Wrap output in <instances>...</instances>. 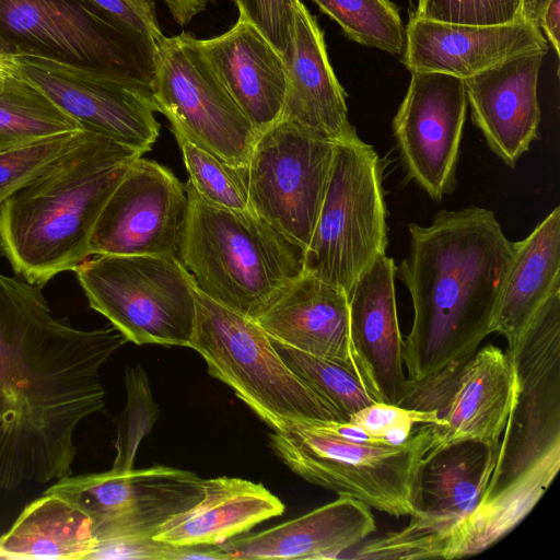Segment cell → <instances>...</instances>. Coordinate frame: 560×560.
<instances>
[{
    "mask_svg": "<svg viewBox=\"0 0 560 560\" xmlns=\"http://www.w3.org/2000/svg\"><path fill=\"white\" fill-rule=\"evenodd\" d=\"M299 0H234L238 18L250 23L282 56L289 45Z\"/></svg>",
    "mask_w": 560,
    "mask_h": 560,
    "instance_id": "39",
    "label": "cell"
},
{
    "mask_svg": "<svg viewBox=\"0 0 560 560\" xmlns=\"http://www.w3.org/2000/svg\"><path fill=\"white\" fill-rule=\"evenodd\" d=\"M417 16L462 25H500L523 16V0H418Z\"/></svg>",
    "mask_w": 560,
    "mask_h": 560,
    "instance_id": "36",
    "label": "cell"
},
{
    "mask_svg": "<svg viewBox=\"0 0 560 560\" xmlns=\"http://www.w3.org/2000/svg\"><path fill=\"white\" fill-rule=\"evenodd\" d=\"M42 289L0 272V490L72 474L74 432L105 408L100 371L127 342L56 317Z\"/></svg>",
    "mask_w": 560,
    "mask_h": 560,
    "instance_id": "1",
    "label": "cell"
},
{
    "mask_svg": "<svg viewBox=\"0 0 560 560\" xmlns=\"http://www.w3.org/2000/svg\"><path fill=\"white\" fill-rule=\"evenodd\" d=\"M156 110L179 135L220 160L247 166L257 131L189 33L163 37L151 82Z\"/></svg>",
    "mask_w": 560,
    "mask_h": 560,
    "instance_id": "11",
    "label": "cell"
},
{
    "mask_svg": "<svg viewBox=\"0 0 560 560\" xmlns=\"http://www.w3.org/2000/svg\"><path fill=\"white\" fill-rule=\"evenodd\" d=\"M282 59L288 88L280 119L334 143L360 140L348 118L346 93L330 66L324 34L301 0Z\"/></svg>",
    "mask_w": 560,
    "mask_h": 560,
    "instance_id": "22",
    "label": "cell"
},
{
    "mask_svg": "<svg viewBox=\"0 0 560 560\" xmlns=\"http://www.w3.org/2000/svg\"><path fill=\"white\" fill-rule=\"evenodd\" d=\"M200 45L215 73L257 133L283 109L288 73L282 56L250 23L238 18L225 33Z\"/></svg>",
    "mask_w": 560,
    "mask_h": 560,
    "instance_id": "24",
    "label": "cell"
},
{
    "mask_svg": "<svg viewBox=\"0 0 560 560\" xmlns=\"http://www.w3.org/2000/svg\"><path fill=\"white\" fill-rule=\"evenodd\" d=\"M120 31L156 49L164 35L155 14V0H85Z\"/></svg>",
    "mask_w": 560,
    "mask_h": 560,
    "instance_id": "38",
    "label": "cell"
},
{
    "mask_svg": "<svg viewBox=\"0 0 560 560\" xmlns=\"http://www.w3.org/2000/svg\"><path fill=\"white\" fill-rule=\"evenodd\" d=\"M500 445L464 441L428 453L417 475L415 514L400 530L365 540L364 559H434L442 537L481 500Z\"/></svg>",
    "mask_w": 560,
    "mask_h": 560,
    "instance_id": "14",
    "label": "cell"
},
{
    "mask_svg": "<svg viewBox=\"0 0 560 560\" xmlns=\"http://www.w3.org/2000/svg\"><path fill=\"white\" fill-rule=\"evenodd\" d=\"M466 109L462 79L441 72H411L393 130L409 177L434 200L455 188Z\"/></svg>",
    "mask_w": 560,
    "mask_h": 560,
    "instance_id": "18",
    "label": "cell"
},
{
    "mask_svg": "<svg viewBox=\"0 0 560 560\" xmlns=\"http://www.w3.org/2000/svg\"><path fill=\"white\" fill-rule=\"evenodd\" d=\"M284 510L261 483L235 477L203 479L202 498L166 521L153 538L176 547L220 546Z\"/></svg>",
    "mask_w": 560,
    "mask_h": 560,
    "instance_id": "26",
    "label": "cell"
},
{
    "mask_svg": "<svg viewBox=\"0 0 560 560\" xmlns=\"http://www.w3.org/2000/svg\"><path fill=\"white\" fill-rule=\"evenodd\" d=\"M560 467V445L458 521L439 541L434 559L478 555L511 533L534 509Z\"/></svg>",
    "mask_w": 560,
    "mask_h": 560,
    "instance_id": "27",
    "label": "cell"
},
{
    "mask_svg": "<svg viewBox=\"0 0 560 560\" xmlns=\"http://www.w3.org/2000/svg\"><path fill=\"white\" fill-rule=\"evenodd\" d=\"M539 27H542L545 35L551 43L557 55L560 52V0H549L546 4L539 21Z\"/></svg>",
    "mask_w": 560,
    "mask_h": 560,
    "instance_id": "41",
    "label": "cell"
},
{
    "mask_svg": "<svg viewBox=\"0 0 560 560\" xmlns=\"http://www.w3.org/2000/svg\"><path fill=\"white\" fill-rule=\"evenodd\" d=\"M16 74V57L0 49V89Z\"/></svg>",
    "mask_w": 560,
    "mask_h": 560,
    "instance_id": "43",
    "label": "cell"
},
{
    "mask_svg": "<svg viewBox=\"0 0 560 560\" xmlns=\"http://www.w3.org/2000/svg\"><path fill=\"white\" fill-rule=\"evenodd\" d=\"M180 550L153 537L114 538L96 541L88 560H179Z\"/></svg>",
    "mask_w": 560,
    "mask_h": 560,
    "instance_id": "40",
    "label": "cell"
},
{
    "mask_svg": "<svg viewBox=\"0 0 560 560\" xmlns=\"http://www.w3.org/2000/svg\"><path fill=\"white\" fill-rule=\"evenodd\" d=\"M174 21L184 26L206 10L210 0H163Z\"/></svg>",
    "mask_w": 560,
    "mask_h": 560,
    "instance_id": "42",
    "label": "cell"
},
{
    "mask_svg": "<svg viewBox=\"0 0 560 560\" xmlns=\"http://www.w3.org/2000/svg\"><path fill=\"white\" fill-rule=\"evenodd\" d=\"M396 266L386 254L355 281L348 294L352 341L368 364L382 402L396 405L407 383L399 330Z\"/></svg>",
    "mask_w": 560,
    "mask_h": 560,
    "instance_id": "25",
    "label": "cell"
},
{
    "mask_svg": "<svg viewBox=\"0 0 560 560\" xmlns=\"http://www.w3.org/2000/svg\"><path fill=\"white\" fill-rule=\"evenodd\" d=\"M256 322L276 340L342 364L382 402L371 371L352 341L348 294L342 289L303 272Z\"/></svg>",
    "mask_w": 560,
    "mask_h": 560,
    "instance_id": "19",
    "label": "cell"
},
{
    "mask_svg": "<svg viewBox=\"0 0 560 560\" xmlns=\"http://www.w3.org/2000/svg\"><path fill=\"white\" fill-rule=\"evenodd\" d=\"M348 421L385 444L404 443L420 424L439 423L434 411H420L380 401L352 413Z\"/></svg>",
    "mask_w": 560,
    "mask_h": 560,
    "instance_id": "37",
    "label": "cell"
},
{
    "mask_svg": "<svg viewBox=\"0 0 560 560\" xmlns=\"http://www.w3.org/2000/svg\"><path fill=\"white\" fill-rule=\"evenodd\" d=\"M384 161L361 139L335 143L319 214L304 250L303 272L349 294L355 281L386 254Z\"/></svg>",
    "mask_w": 560,
    "mask_h": 560,
    "instance_id": "7",
    "label": "cell"
},
{
    "mask_svg": "<svg viewBox=\"0 0 560 560\" xmlns=\"http://www.w3.org/2000/svg\"><path fill=\"white\" fill-rule=\"evenodd\" d=\"M188 182L206 201L231 210H249L248 165L229 164L184 137L175 136Z\"/></svg>",
    "mask_w": 560,
    "mask_h": 560,
    "instance_id": "33",
    "label": "cell"
},
{
    "mask_svg": "<svg viewBox=\"0 0 560 560\" xmlns=\"http://www.w3.org/2000/svg\"><path fill=\"white\" fill-rule=\"evenodd\" d=\"M270 339L289 369L335 407L346 421L352 413L377 401L354 373L342 364Z\"/></svg>",
    "mask_w": 560,
    "mask_h": 560,
    "instance_id": "31",
    "label": "cell"
},
{
    "mask_svg": "<svg viewBox=\"0 0 560 560\" xmlns=\"http://www.w3.org/2000/svg\"><path fill=\"white\" fill-rule=\"evenodd\" d=\"M91 308L136 345L188 347L197 285L182 261L154 255H92L74 270Z\"/></svg>",
    "mask_w": 560,
    "mask_h": 560,
    "instance_id": "8",
    "label": "cell"
},
{
    "mask_svg": "<svg viewBox=\"0 0 560 560\" xmlns=\"http://www.w3.org/2000/svg\"><path fill=\"white\" fill-rule=\"evenodd\" d=\"M545 55L517 56L463 80L474 124L511 167L538 137L537 83Z\"/></svg>",
    "mask_w": 560,
    "mask_h": 560,
    "instance_id": "21",
    "label": "cell"
},
{
    "mask_svg": "<svg viewBox=\"0 0 560 560\" xmlns=\"http://www.w3.org/2000/svg\"><path fill=\"white\" fill-rule=\"evenodd\" d=\"M188 347L208 373L228 385L273 431L293 423L346 421L283 362L254 319L196 292V319Z\"/></svg>",
    "mask_w": 560,
    "mask_h": 560,
    "instance_id": "5",
    "label": "cell"
},
{
    "mask_svg": "<svg viewBox=\"0 0 560 560\" xmlns=\"http://www.w3.org/2000/svg\"><path fill=\"white\" fill-rule=\"evenodd\" d=\"M431 441V423L400 444L353 442L308 422L269 434L270 447L295 475L396 517L415 514L417 475Z\"/></svg>",
    "mask_w": 560,
    "mask_h": 560,
    "instance_id": "6",
    "label": "cell"
},
{
    "mask_svg": "<svg viewBox=\"0 0 560 560\" xmlns=\"http://www.w3.org/2000/svg\"><path fill=\"white\" fill-rule=\"evenodd\" d=\"M408 229L409 254L396 268L413 307L402 361L407 378L420 381L468 360L492 334L513 242L493 211L476 206Z\"/></svg>",
    "mask_w": 560,
    "mask_h": 560,
    "instance_id": "2",
    "label": "cell"
},
{
    "mask_svg": "<svg viewBox=\"0 0 560 560\" xmlns=\"http://www.w3.org/2000/svg\"><path fill=\"white\" fill-rule=\"evenodd\" d=\"M506 353L515 372V396L481 499L560 445V289L539 306Z\"/></svg>",
    "mask_w": 560,
    "mask_h": 560,
    "instance_id": "10",
    "label": "cell"
},
{
    "mask_svg": "<svg viewBox=\"0 0 560 560\" xmlns=\"http://www.w3.org/2000/svg\"><path fill=\"white\" fill-rule=\"evenodd\" d=\"M547 51L539 25L525 18L478 26L412 13L405 30L404 63L410 72H441L464 80L514 57Z\"/></svg>",
    "mask_w": 560,
    "mask_h": 560,
    "instance_id": "20",
    "label": "cell"
},
{
    "mask_svg": "<svg viewBox=\"0 0 560 560\" xmlns=\"http://www.w3.org/2000/svg\"><path fill=\"white\" fill-rule=\"evenodd\" d=\"M560 289V208L556 207L522 241L513 242V259L495 308L492 332L513 343L532 316Z\"/></svg>",
    "mask_w": 560,
    "mask_h": 560,
    "instance_id": "28",
    "label": "cell"
},
{
    "mask_svg": "<svg viewBox=\"0 0 560 560\" xmlns=\"http://www.w3.org/2000/svg\"><path fill=\"white\" fill-rule=\"evenodd\" d=\"M80 131L46 137L0 152V212L8 198L65 153Z\"/></svg>",
    "mask_w": 560,
    "mask_h": 560,
    "instance_id": "35",
    "label": "cell"
},
{
    "mask_svg": "<svg viewBox=\"0 0 560 560\" xmlns=\"http://www.w3.org/2000/svg\"><path fill=\"white\" fill-rule=\"evenodd\" d=\"M350 39L392 55L405 47L399 10L390 0H312Z\"/></svg>",
    "mask_w": 560,
    "mask_h": 560,
    "instance_id": "32",
    "label": "cell"
},
{
    "mask_svg": "<svg viewBox=\"0 0 560 560\" xmlns=\"http://www.w3.org/2000/svg\"><path fill=\"white\" fill-rule=\"evenodd\" d=\"M335 143L288 120L258 133L248 161L249 209L307 247L327 188Z\"/></svg>",
    "mask_w": 560,
    "mask_h": 560,
    "instance_id": "12",
    "label": "cell"
},
{
    "mask_svg": "<svg viewBox=\"0 0 560 560\" xmlns=\"http://www.w3.org/2000/svg\"><path fill=\"white\" fill-rule=\"evenodd\" d=\"M142 154L81 130L65 153L9 197L0 212V252L14 273L43 288L89 258L103 208Z\"/></svg>",
    "mask_w": 560,
    "mask_h": 560,
    "instance_id": "3",
    "label": "cell"
},
{
    "mask_svg": "<svg viewBox=\"0 0 560 560\" xmlns=\"http://www.w3.org/2000/svg\"><path fill=\"white\" fill-rule=\"evenodd\" d=\"M56 493L93 521L96 541L153 537L170 518L192 508L203 495V479L167 466L118 471L109 469L56 480Z\"/></svg>",
    "mask_w": 560,
    "mask_h": 560,
    "instance_id": "15",
    "label": "cell"
},
{
    "mask_svg": "<svg viewBox=\"0 0 560 560\" xmlns=\"http://www.w3.org/2000/svg\"><path fill=\"white\" fill-rule=\"evenodd\" d=\"M188 210L185 185L170 168L140 156L103 208L90 238V256L179 259Z\"/></svg>",
    "mask_w": 560,
    "mask_h": 560,
    "instance_id": "17",
    "label": "cell"
},
{
    "mask_svg": "<svg viewBox=\"0 0 560 560\" xmlns=\"http://www.w3.org/2000/svg\"><path fill=\"white\" fill-rule=\"evenodd\" d=\"M549 0H523V16L538 24L539 18Z\"/></svg>",
    "mask_w": 560,
    "mask_h": 560,
    "instance_id": "44",
    "label": "cell"
},
{
    "mask_svg": "<svg viewBox=\"0 0 560 560\" xmlns=\"http://www.w3.org/2000/svg\"><path fill=\"white\" fill-rule=\"evenodd\" d=\"M0 49L151 86L154 52L85 0H0Z\"/></svg>",
    "mask_w": 560,
    "mask_h": 560,
    "instance_id": "9",
    "label": "cell"
},
{
    "mask_svg": "<svg viewBox=\"0 0 560 560\" xmlns=\"http://www.w3.org/2000/svg\"><path fill=\"white\" fill-rule=\"evenodd\" d=\"M185 189L189 210L182 264L202 293L257 320L303 273L305 249L250 209L214 206L188 180Z\"/></svg>",
    "mask_w": 560,
    "mask_h": 560,
    "instance_id": "4",
    "label": "cell"
},
{
    "mask_svg": "<svg viewBox=\"0 0 560 560\" xmlns=\"http://www.w3.org/2000/svg\"><path fill=\"white\" fill-rule=\"evenodd\" d=\"M376 529L365 503L347 495L221 549L230 559H340Z\"/></svg>",
    "mask_w": 560,
    "mask_h": 560,
    "instance_id": "23",
    "label": "cell"
},
{
    "mask_svg": "<svg viewBox=\"0 0 560 560\" xmlns=\"http://www.w3.org/2000/svg\"><path fill=\"white\" fill-rule=\"evenodd\" d=\"M95 546L92 518L63 497L44 492L0 537V559L88 560Z\"/></svg>",
    "mask_w": 560,
    "mask_h": 560,
    "instance_id": "29",
    "label": "cell"
},
{
    "mask_svg": "<svg viewBox=\"0 0 560 560\" xmlns=\"http://www.w3.org/2000/svg\"><path fill=\"white\" fill-rule=\"evenodd\" d=\"M78 130V122L18 73L0 89V152Z\"/></svg>",
    "mask_w": 560,
    "mask_h": 560,
    "instance_id": "30",
    "label": "cell"
},
{
    "mask_svg": "<svg viewBox=\"0 0 560 560\" xmlns=\"http://www.w3.org/2000/svg\"><path fill=\"white\" fill-rule=\"evenodd\" d=\"M16 73L40 90L82 130L150 151L160 132L151 86L34 56H15Z\"/></svg>",
    "mask_w": 560,
    "mask_h": 560,
    "instance_id": "16",
    "label": "cell"
},
{
    "mask_svg": "<svg viewBox=\"0 0 560 560\" xmlns=\"http://www.w3.org/2000/svg\"><path fill=\"white\" fill-rule=\"evenodd\" d=\"M515 386L509 354L488 345L468 360L425 378H407L396 405L436 413L439 423H431L432 441L428 453L464 441L500 445Z\"/></svg>",
    "mask_w": 560,
    "mask_h": 560,
    "instance_id": "13",
    "label": "cell"
},
{
    "mask_svg": "<svg viewBox=\"0 0 560 560\" xmlns=\"http://www.w3.org/2000/svg\"><path fill=\"white\" fill-rule=\"evenodd\" d=\"M125 386L127 402L116 420V456L112 467L118 471L133 468L139 444L150 433L159 417L149 378L139 364L126 366Z\"/></svg>",
    "mask_w": 560,
    "mask_h": 560,
    "instance_id": "34",
    "label": "cell"
}]
</instances>
